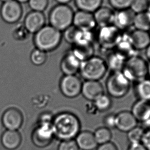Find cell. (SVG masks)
Instances as JSON below:
<instances>
[{"instance_id":"obj_1","label":"cell","mask_w":150,"mask_h":150,"mask_svg":"<svg viewBox=\"0 0 150 150\" xmlns=\"http://www.w3.org/2000/svg\"><path fill=\"white\" fill-rule=\"evenodd\" d=\"M52 127L54 137L62 142L76 137L80 132L81 123L77 116L64 112L52 118Z\"/></svg>"},{"instance_id":"obj_2","label":"cell","mask_w":150,"mask_h":150,"mask_svg":"<svg viewBox=\"0 0 150 150\" xmlns=\"http://www.w3.org/2000/svg\"><path fill=\"white\" fill-rule=\"evenodd\" d=\"M62 38L61 32L51 25H45L35 33L33 42L36 48L45 52L56 49Z\"/></svg>"},{"instance_id":"obj_3","label":"cell","mask_w":150,"mask_h":150,"mask_svg":"<svg viewBox=\"0 0 150 150\" xmlns=\"http://www.w3.org/2000/svg\"><path fill=\"white\" fill-rule=\"evenodd\" d=\"M106 61L100 57L93 56L81 62L79 72L86 81H98L101 79L108 71Z\"/></svg>"},{"instance_id":"obj_4","label":"cell","mask_w":150,"mask_h":150,"mask_svg":"<svg viewBox=\"0 0 150 150\" xmlns=\"http://www.w3.org/2000/svg\"><path fill=\"white\" fill-rule=\"evenodd\" d=\"M75 13L67 4H58L54 7L49 14L50 25L59 31H64L73 25Z\"/></svg>"},{"instance_id":"obj_5","label":"cell","mask_w":150,"mask_h":150,"mask_svg":"<svg viewBox=\"0 0 150 150\" xmlns=\"http://www.w3.org/2000/svg\"><path fill=\"white\" fill-rule=\"evenodd\" d=\"M52 118H50V115L44 114L33 129L31 139L36 146L44 148L52 142L54 137L52 127Z\"/></svg>"},{"instance_id":"obj_6","label":"cell","mask_w":150,"mask_h":150,"mask_svg":"<svg viewBox=\"0 0 150 150\" xmlns=\"http://www.w3.org/2000/svg\"><path fill=\"white\" fill-rule=\"evenodd\" d=\"M121 71L130 82L137 83L146 78L148 64L144 59L137 55L125 61Z\"/></svg>"},{"instance_id":"obj_7","label":"cell","mask_w":150,"mask_h":150,"mask_svg":"<svg viewBox=\"0 0 150 150\" xmlns=\"http://www.w3.org/2000/svg\"><path fill=\"white\" fill-rule=\"evenodd\" d=\"M130 83L122 71L112 72L106 80V91L112 97L122 98L129 91Z\"/></svg>"},{"instance_id":"obj_8","label":"cell","mask_w":150,"mask_h":150,"mask_svg":"<svg viewBox=\"0 0 150 150\" xmlns=\"http://www.w3.org/2000/svg\"><path fill=\"white\" fill-rule=\"evenodd\" d=\"M123 34L114 25L101 27L96 35L98 43L104 50L115 49L121 40Z\"/></svg>"},{"instance_id":"obj_9","label":"cell","mask_w":150,"mask_h":150,"mask_svg":"<svg viewBox=\"0 0 150 150\" xmlns=\"http://www.w3.org/2000/svg\"><path fill=\"white\" fill-rule=\"evenodd\" d=\"M83 83L76 75H64L60 82L61 93L67 98H74L81 93Z\"/></svg>"},{"instance_id":"obj_10","label":"cell","mask_w":150,"mask_h":150,"mask_svg":"<svg viewBox=\"0 0 150 150\" xmlns=\"http://www.w3.org/2000/svg\"><path fill=\"white\" fill-rule=\"evenodd\" d=\"M3 20L8 24L17 23L23 15V8L20 3L16 0H10L3 3L0 9Z\"/></svg>"},{"instance_id":"obj_11","label":"cell","mask_w":150,"mask_h":150,"mask_svg":"<svg viewBox=\"0 0 150 150\" xmlns=\"http://www.w3.org/2000/svg\"><path fill=\"white\" fill-rule=\"evenodd\" d=\"M2 122L6 130L18 131L23 125V115L17 108H8L3 114Z\"/></svg>"},{"instance_id":"obj_12","label":"cell","mask_w":150,"mask_h":150,"mask_svg":"<svg viewBox=\"0 0 150 150\" xmlns=\"http://www.w3.org/2000/svg\"><path fill=\"white\" fill-rule=\"evenodd\" d=\"M73 25L80 30L88 31H92L97 26L93 13L79 10L74 13Z\"/></svg>"},{"instance_id":"obj_13","label":"cell","mask_w":150,"mask_h":150,"mask_svg":"<svg viewBox=\"0 0 150 150\" xmlns=\"http://www.w3.org/2000/svg\"><path fill=\"white\" fill-rule=\"evenodd\" d=\"M45 21L43 13L31 11L26 16L23 25L29 33H35L44 27Z\"/></svg>"},{"instance_id":"obj_14","label":"cell","mask_w":150,"mask_h":150,"mask_svg":"<svg viewBox=\"0 0 150 150\" xmlns=\"http://www.w3.org/2000/svg\"><path fill=\"white\" fill-rule=\"evenodd\" d=\"M138 121L131 112L124 110L116 115V126L122 132H128L137 126Z\"/></svg>"},{"instance_id":"obj_15","label":"cell","mask_w":150,"mask_h":150,"mask_svg":"<svg viewBox=\"0 0 150 150\" xmlns=\"http://www.w3.org/2000/svg\"><path fill=\"white\" fill-rule=\"evenodd\" d=\"M81 93L86 99L94 101L104 94V90L98 81H86L82 84Z\"/></svg>"},{"instance_id":"obj_16","label":"cell","mask_w":150,"mask_h":150,"mask_svg":"<svg viewBox=\"0 0 150 150\" xmlns=\"http://www.w3.org/2000/svg\"><path fill=\"white\" fill-rule=\"evenodd\" d=\"M135 15L130 8L117 11L115 13L114 25L121 31L127 29L133 25Z\"/></svg>"},{"instance_id":"obj_17","label":"cell","mask_w":150,"mask_h":150,"mask_svg":"<svg viewBox=\"0 0 150 150\" xmlns=\"http://www.w3.org/2000/svg\"><path fill=\"white\" fill-rule=\"evenodd\" d=\"M93 15L96 25L100 28L114 25L115 13L110 8L101 6Z\"/></svg>"},{"instance_id":"obj_18","label":"cell","mask_w":150,"mask_h":150,"mask_svg":"<svg viewBox=\"0 0 150 150\" xmlns=\"http://www.w3.org/2000/svg\"><path fill=\"white\" fill-rule=\"evenodd\" d=\"M81 63L69 52L65 55L61 61V70L64 75H75L79 71Z\"/></svg>"},{"instance_id":"obj_19","label":"cell","mask_w":150,"mask_h":150,"mask_svg":"<svg viewBox=\"0 0 150 150\" xmlns=\"http://www.w3.org/2000/svg\"><path fill=\"white\" fill-rule=\"evenodd\" d=\"M115 52L117 54L125 60L137 56V50L134 48L129 39V34L122 35L121 40L115 47Z\"/></svg>"},{"instance_id":"obj_20","label":"cell","mask_w":150,"mask_h":150,"mask_svg":"<svg viewBox=\"0 0 150 150\" xmlns=\"http://www.w3.org/2000/svg\"><path fill=\"white\" fill-rule=\"evenodd\" d=\"M129 39L136 50H146L150 44L149 32L136 29L129 34Z\"/></svg>"},{"instance_id":"obj_21","label":"cell","mask_w":150,"mask_h":150,"mask_svg":"<svg viewBox=\"0 0 150 150\" xmlns=\"http://www.w3.org/2000/svg\"><path fill=\"white\" fill-rule=\"evenodd\" d=\"M131 112L138 122L144 123L150 117V102L138 100L133 104Z\"/></svg>"},{"instance_id":"obj_22","label":"cell","mask_w":150,"mask_h":150,"mask_svg":"<svg viewBox=\"0 0 150 150\" xmlns=\"http://www.w3.org/2000/svg\"><path fill=\"white\" fill-rule=\"evenodd\" d=\"M22 142L21 134L18 131L6 130L1 136V143L8 150H15L19 148Z\"/></svg>"},{"instance_id":"obj_23","label":"cell","mask_w":150,"mask_h":150,"mask_svg":"<svg viewBox=\"0 0 150 150\" xmlns=\"http://www.w3.org/2000/svg\"><path fill=\"white\" fill-rule=\"evenodd\" d=\"M75 141L79 149L82 150H93L98 146L94 133L88 131L80 132Z\"/></svg>"},{"instance_id":"obj_24","label":"cell","mask_w":150,"mask_h":150,"mask_svg":"<svg viewBox=\"0 0 150 150\" xmlns=\"http://www.w3.org/2000/svg\"><path fill=\"white\" fill-rule=\"evenodd\" d=\"M70 52L81 62L94 56V48L93 43L73 44Z\"/></svg>"},{"instance_id":"obj_25","label":"cell","mask_w":150,"mask_h":150,"mask_svg":"<svg viewBox=\"0 0 150 150\" xmlns=\"http://www.w3.org/2000/svg\"><path fill=\"white\" fill-rule=\"evenodd\" d=\"M79 11L88 13H95L102 6L103 0H74Z\"/></svg>"},{"instance_id":"obj_26","label":"cell","mask_w":150,"mask_h":150,"mask_svg":"<svg viewBox=\"0 0 150 150\" xmlns=\"http://www.w3.org/2000/svg\"><path fill=\"white\" fill-rule=\"evenodd\" d=\"M135 90L139 100L150 102V79L146 78L137 82Z\"/></svg>"},{"instance_id":"obj_27","label":"cell","mask_w":150,"mask_h":150,"mask_svg":"<svg viewBox=\"0 0 150 150\" xmlns=\"http://www.w3.org/2000/svg\"><path fill=\"white\" fill-rule=\"evenodd\" d=\"M133 26L136 29L142 31H150V13L148 11L136 14L134 19Z\"/></svg>"},{"instance_id":"obj_28","label":"cell","mask_w":150,"mask_h":150,"mask_svg":"<svg viewBox=\"0 0 150 150\" xmlns=\"http://www.w3.org/2000/svg\"><path fill=\"white\" fill-rule=\"evenodd\" d=\"M125 61L121 57L114 52L108 56L106 62L108 68L110 69L112 72H116L122 71Z\"/></svg>"},{"instance_id":"obj_29","label":"cell","mask_w":150,"mask_h":150,"mask_svg":"<svg viewBox=\"0 0 150 150\" xmlns=\"http://www.w3.org/2000/svg\"><path fill=\"white\" fill-rule=\"evenodd\" d=\"M94 135L97 143L99 145L110 142L112 137L110 129L105 127H99L96 129L94 132Z\"/></svg>"},{"instance_id":"obj_30","label":"cell","mask_w":150,"mask_h":150,"mask_svg":"<svg viewBox=\"0 0 150 150\" xmlns=\"http://www.w3.org/2000/svg\"><path fill=\"white\" fill-rule=\"evenodd\" d=\"M47 58L46 52L38 48L33 50L30 56L31 63L36 66H41L44 64L46 62Z\"/></svg>"},{"instance_id":"obj_31","label":"cell","mask_w":150,"mask_h":150,"mask_svg":"<svg viewBox=\"0 0 150 150\" xmlns=\"http://www.w3.org/2000/svg\"><path fill=\"white\" fill-rule=\"evenodd\" d=\"M144 132L143 127L137 126L127 132V139L131 144L142 143Z\"/></svg>"},{"instance_id":"obj_32","label":"cell","mask_w":150,"mask_h":150,"mask_svg":"<svg viewBox=\"0 0 150 150\" xmlns=\"http://www.w3.org/2000/svg\"><path fill=\"white\" fill-rule=\"evenodd\" d=\"M95 106L99 111L105 112L112 105V100L109 96L103 94L94 101Z\"/></svg>"},{"instance_id":"obj_33","label":"cell","mask_w":150,"mask_h":150,"mask_svg":"<svg viewBox=\"0 0 150 150\" xmlns=\"http://www.w3.org/2000/svg\"><path fill=\"white\" fill-rule=\"evenodd\" d=\"M149 0H133L130 9L135 14L147 11L150 6Z\"/></svg>"},{"instance_id":"obj_34","label":"cell","mask_w":150,"mask_h":150,"mask_svg":"<svg viewBox=\"0 0 150 150\" xmlns=\"http://www.w3.org/2000/svg\"><path fill=\"white\" fill-rule=\"evenodd\" d=\"M133 0H108V2L112 8L117 11L130 8Z\"/></svg>"},{"instance_id":"obj_35","label":"cell","mask_w":150,"mask_h":150,"mask_svg":"<svg viewBox=\"0 0 150 150\" xmlns=\"http://www.w3.org/2000/svg\"><path fill=\"white\" fill-rule=\"evenodd\" d=\"M28 3L32 11L43 13L48 6V0H29Z\"/></svg>"},{"instance_id":"obj_36","label":"cell","mask_w":150,"mask_h":150,"mask_svg":"<svg viewBox=\"0 0 150 150\" xmlns=\"http://www.w3.org/2000/svg\"><path fill=\"white\" fill-rule=\"evenodd\" d=\"M29 33L23 24H19L13 31V37L15 40L23 41L27 39Z\"/></svg>"},{"instance_id":"obj_37","label":"cell","mask_w":150,"mask_h":150,"mask_svg":"<svg viewBox=\"0 0 150 150\" xmlns=\"http://www.w3.org/2000/svg\"><path fill=\"white\" fill-rule=\"evenodd\" d=\"M77 30L78 29L76 27H75L74 25H72L64 31V32L62 37L63 36L65 40L68 43L72 44V45L74 44Z\"/></svg>"},{"instance_id":"obj_38","label":"cell","mask_w":150,"mask_h":150,"mask_svg":"<svg viewBox=\"0 0 150 150\" xmlns=\"http://www.w3.org/2000/svg\"><path fill=\"white\" fill-rule=\"evenodd\" d=\"M79 148L75 140L62 141L58 146V150H79Z\"/></svg>"},{"instance_id":"obj_39","label":"cell","mask_w":150,"mask_h":150,"mask_svg":"<svg viewBox=\"0 0 150 150\" xmlns=\"http://www.w3.org/2000/svg\"><path fill=\"white\" fill-rule=\"evenodd\" d=\"M103 123L105 127L109 129H113L116 126V115L114 114H108L106 116L103 120Z\"/></svg>"},{"instance_id":"obj_40","label":"cell","mask_w":150,"mask_h":150,"mask_svg":"<svg viewBox=\"0 0 150 150\" xmlns=\"http://www.w3.org/2000/svg\"><path fill=\"white\" fill-rule=\"evenodd\" d=\"M142 144L148 150H150V127L145 131L142 139Z\"/></svg>"},{"instance_id":"obj_41","label":"cell","mask_w":150,"mask_h":150,"mask_svg":"<svg viewBox=\"0 0 150 150\" xmlns=\"http://www.w3.org/2000/svg\"><path fill=\"white\" fill-rule=\"evenodd\" d=\"M96 150H118V149L115 144L110 142L106 144H100Z\"/></svg>"},{"instance_id":"obj_42","label":"cell","mask_w":150,"mask_h":150,"mask_svg":"<svg viewBox=\"0 0 150 150\" xmlns=\"http://www.w3.org/2000/svg\"><path fill=\"white\" fill-rule=\"evenodd\" d=\"M127 150H148L142 143L131 144Z\"/></svg>"},{"instance_id":"obj_43","label":"cell","mask_w":150,"mask_h":150,"mask_svg":"<svg viewBox=\"0 0 150 150\" xmlns=\"http://www.w3.org/2000/svg\"><path fill=\"white\" fill-rule=\"evenodd\" d=\"M59 4H67L71 2L72 0H55Z\"/></svg>"},{"instance_id":"obj_44","label":"cell","mask_w":150,"mask_h":150,"mask_svg":"<svg viewBox=\"0 0 150 150\" xmlns=\"http://www.w3.org/2000/svg\"><path fill=\"white\" fill-rule=\"evenodd\" d=\"M146 55L147 58L150 61V44L146 49Z\"/></svg>"},{"instance_id":"obj_45","label":"cell","mask_w":150,"mask_h":150,"mask_svg":"<svg viewBox=\"0 0 150 150\" xmlns=\"http://www.w3.org/2000/svg\"><path fill=\"white\" fill-rule=\"evenodd\" d=\"M144 126H146V127H148L149 128L150 127V117L147 121H146L144 123H143Z\"/></svg>"},{"instance_id":"obj_46","label":"cell","mask_w":150,"mask_h":150,"mask_svg":"<svg viewBox=\"0 0 150 150\" xmlns=\"http://www.w3.org/2000/svg\"><path fill=\"white\" fill-rule=\"evenodd\" d=\"M16 1H17V2H18L20 3L21 4V3L28 2L29 0H16Z\"/></svg>"},{"instance_id":"obj_47","label":"cell","mask_w":150,"mask_h":150,"mask_svg":"<svg viewBox=\"0 0 150 150\" xmlns=\"http://www.w3.org/2000/svg\"><path fill=\"white\" fill-rule=\"evenodd\" d=\"M148 75L150 77V63L148 64Z\"/></svg>"},{"instance_id":"obj_48","label":"cell","mask_w":150,"mask_h":150,"mask_svg":"<svg viewBox=\"0 0 150 150\" xmlns=\"http://www.w3.org/2000/svg\"><path fill=\"white\" fill-rule=\"evenodd\" d=\"M1 1H2L3 3L6 2H7V1H10V0H0Z\"/></svg>"},{"instance_id":"obj_49","label":"cell","mask_w":150,"mask_h":150,"mask_svg":"<svg viewBox=\"0 0 150 150\" xmlns=\"http://www.w3.org/2000/svg\"><path fill=\"white\" fill-rule=\"evenodd\" d=\"M148 11L149 13H150V6L149 7V8H148Z\"/></svg>"},{"instance_id":"obj_50","label":"cell","mask_w":150,"mask_h":150,"mask_svg":"<svg viewBox=\"0 0 150 150\" xmlns=\"http://www.w3.org/2000/svg\"></svg>"}]
</instances>
